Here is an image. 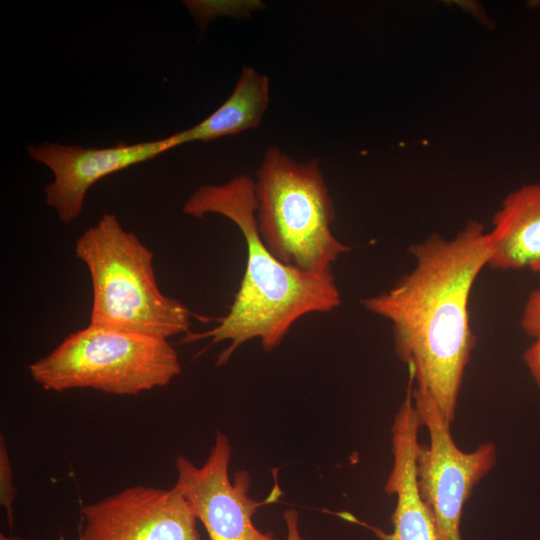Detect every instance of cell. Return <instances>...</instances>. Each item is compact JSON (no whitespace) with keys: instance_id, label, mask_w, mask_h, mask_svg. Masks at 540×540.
Returning <instances> with one entry per match:
<instances>
[{"instance_id":"1","label":"cell","mask_w":540,"mask_h":540,"mask_svg":"<svg viewBox=\"0 0 540 540\" xmlns=\"http://www.w3.org/2000/svg\"><path fill=\"white\" fill-rule=\"evenodd\" d=\"M414 266L388 291L362 300L392 325L398 358L416 388L454 421L465 369L475 345L468 302L473 284L488 265L492 240L478 221L455 237L434 234L412 244Z\"/></svg>"},{"instance_id":"2","label":"cell","mask_w":540,"mask_h":540,"mask_svg":"<svg viewBox=\"0 0 540 540\" xmlns=\"http://www.w3.org/2000/svg\"><path fill=\"white\" fill-rule=\"evenodd\" d=\"M257 209L255 181L244 174L222 185L199 187L183 205L184 213L194 217L225 216L237 225L246 242V269L229 312L212 329L189 332L183 338V342L209 338L211 344L229 341L217 357L218 366L251 339H260L264 350L272 351L299 318L330 312L341 303L331 271L305 272L269 251L259 235Z\"/></svg>"},{"instance_id":"3","label":"cell","mask_w":540,"mask_h":540,"mask_svg":"<svg viewBox=\"0 0 540 540\" xmlns=\"http://www.w3.org/2000/svg\"><path fill=\"white\" fill-rule=\"evenodd\" d=\"M75 255L92 282L90 323L165 339L189 333V309L162 293L153 252L114 214H103L79 236Z\"/></svg>"},{"instance_id":"4","label":"cell","mask_w":540,"mask_h":540,"mask_svg":"<svg viewBox=\"0 0 540 540\" xmlns=\"http://www.w3.org/2000/svg\"><path fill=\"white\" fill-rule=\"evenodd\" d=\"M255 186L259 235L277 259L305 272L325 273L351 251L331 231L334 205L318 159L297 162L270 146Z\"/></svg>"},{"instance_id":"5","label":"cell","mask_w":540,"mask_h":540,"mask_svg":"<svg viewBox=\"0 0 540 540\" xmlns=\"http://www.w3.org/2000/svg\"><path fill=\"white\" fill-rule=\"evenodd\" d=\"M28 369L47 391L93 389L114 395L164 387L182 371L168 339L92 323Z\"/></svg>"},{"instance_id":"6","label":"cell","mask_w":540,"mask_h":540,"mask_svg":"<svg viewBox=\"0 0 540 540\" xmlns=\"http://www.w3.org/2000/svg\"><path fill=\"white\" fill-rule=\"evenodd\" d=\"M412 397L429 435V444H418L416 452L420 496L433 518L438 540H462L463 507L474 487L494 467L496 446L486 442L474 451H462L434 400L413 383Z\"/></svg>"},{"instance_id":"7","label":"cell","mask_w":540,"mask_h":540,"mask_svg":"<svg viewBox=\"0 0 540 540\" xmlns=\"http://www.w3.org/2000/svg\"><path fill=\"white\" fill-rule=\"evenodd\" d=\"M231 457L230 440L218 431L201 466L194 465L183 455L177 456V479L173 487L187 500L209 540H278L260 531L253 522L258 507L276 499H272L271 494L263 502L253 500L248 494L250 475L247 471H238L231 480Z\"/></svg>"},{"instance_id":"8","label":"cell","mask_w":540,"mask_h":540,"mask_svg":"<svg viewBox=\"0 0 540 540\" xmlns=\"http://www.w3.org/2000/svg\"><path fill=\"white\" fill-rule=\"evenodd\" d=\"M81 514L77 540H201L189 503L174 487L131 486Z\"/></svg>"},{"instance_id":"9","label":"cell","mask_w":540,"mask_h":540,"mask_svg":"<svg viewBox=\"0 0 540 540\" xmlns=\"http://www.w3.org/2000/svg\"><path fill=\"white\" fill-rule=\"evenodd\" d=\"M173 149L169 137L136 144L91 148L44 142L27 147L28 156L47 166L54 180L45 188L46 203L64 224L82 213L88 190L100 179Z\"/></svg>"},{"instance_id":"10","label":"cell","mask_w":540,"mask_h":540,"mask_svg":"<svg viewBox=\"0 0 540 540\" xmlns=\"http://www.w3.org/2000/svg\"><path fill=\"white\" fill-rule=\"evenodd\" d=\"M421 426L409 380L406 396L391 428L393 466L385 484L386 493L396 496L391 517L393 530L388 533L366 525L380 540H438L435 523L420 496L416 480V452Z\"/></svg>"},{"instance_id":"11","label":"cell","mask_w":540,"mask_h":540,"mask_svg":"<svg viewBox=\"0 0 540 540\" xmlns=\"http://www.w3.org/2000/svg\"><path fill=\"white\" fill-rule=\"evenodd\" d=\"M489 234V267L540 272V183L509 193L493 216Z\"/></svg>"},{"instance_id":"12","label":"cell","mask_w":540,"mask_h":540,"mask_svg":"<svg viewBox=\"0 0 540 540\" xmlns=\"http://www.w3.org/2000/svg\"><path fill=\"white\" fill-rule=\"evenodd\" d=\"M269 78L243 67L231 95L198 124L169 137L173 148L185 143L208 142L257 127L269 105Z\"/></svg>"},{"instance_id":"13","label":"cell","mask_w":540,"mask_h":540,"mask_svg":"<svg viewBox=\"0 0 540 540\" xmlns=\"http://www.w3.org/2000/svg\"><path fill=\"white\" fill-rule=\"evenodd\" d=\"M16 497V487L13 482L12 465L8 456L5 440L0 437V504L5 509L6 518L10 530L14 528V499Z\"/></svg>"},{"instance_id":"14","label":"cell","mask_w":540,"mask_h":540,"mask_svg":"<svg viewBox=\"0 0 540 540\" xmlns=\"http://www.w3.org/2000/svg\"><path fill=\"white\" fill-rule=\"evenodd\" d=\"M520 326L526 335L534 339L540 338V287L528 296Z\"/></svg>"},{"instance_id":"15","label":"cell","mask_w":540,"mask_h":540,"mask_svg":"<svg viewBox=\"0 0 540 540\" xmlns=\"http://www.w3.org/2000/svg\"><path fill=\"white\" fill-rule=\"evenodd\" d=\"M523 359L532 378L540 388V338L535 339L534 343L525 350Z\"/></svg>"},{"instance_id":"16","label":"cell","mask_w":540,"mask_h":540,"mask_svg":"<svg viewBox=\"0 0 540 540\" xmlns=\"http://www.w3.org/2000/svg\"><path fill=\"white\" fill-rule=\"evenodd\" d=\"M284 521L286 524V540H303L299 530V515L296 510L288 509L284 512Z\"/></svg>"},{"instance_id":"17","label":"cell","mask_w":540,"mask_h":540,"mask_svg":"<svg viewBox=\"0 0 540 540\" xmlns=\"http://www.w3.org/2000/svg\"><path fill=\"white\" fill-rule=\"evenodd\" d=\"M0 540H25L22 537L15 536V535H0Z\"/></svg>"}]
</instances>
